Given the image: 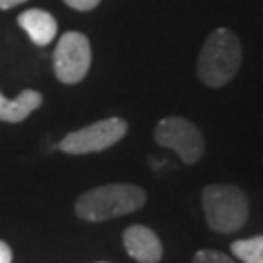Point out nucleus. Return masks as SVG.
Segmentation results:
<instances>
[{
	"instance_id": "f257e3e1",
	"label": "nucleus",
	"mask_w": 263,
	"mask_h": 263,
	"mask_svg": "<svg viewBox=\"0 0 263 263\" xmlns=\"http://www.w3.org/2000/svg\"><path fill=\"white\" fill-rule=\"evenodd\" d=\"M146 193L135 183H105L76 199L74 213L88 222H104L144 207Z\"/></svg>"
},
{
	"instance_id": "f03ea898",
	"label": "nucleus",
	"mask_w": 263,
	"mask_h": 263,
	"mask_svg": "<svg viewBox=\"0 0 263 263\" xmlns=\"http://www.w3.org/2000/svg\"><path fill=\"white\" fill-rule=\"evenodd\" d=\"M242 66V43L232 29L216 28L203 43L197 59L199 80L209 88L226 86Z\"/></svg>"
},
{
	"instance_id": "7ed1b4c3",
	"label": "nucleus",
	"mask_w": 263,
	"mask_h": 263,
	"mask_svg": "<svg viewBox=\"0 0 263 263\" xmlns=\"http://www.w3.org/2000/svg\"><path fill=\"white\" fill-rule=\"evenodd\" d=\"M201 205L209 228L218 234L238 232L250 218L248 195L232 183H209L201 193Z\"/></svg>"
},
{
	"instance_id": "20e7f679",
	"label": "nucleus",
	"mask_w": 263,
	"mask_h": 263,
	"mask_svg": "<svg viewBox=\"0 0 263 263\" xmlns=\"http://www.w3.org/2000/svg\"><path fill=\"white\" fill-rule=\"evenodd\" d=\"M154 141L176 152L183 164H197L205 154L203 133L185 117H164L154 129Z\"/></svg>"
},
{
	"instance_id": "39448f33",
	"label": "nucleus",
	"mask_w": 263,
	"mask_h": 263,
	"mask_svg": "<svg viewBox=\"0 0 263 263\" xmlns=\"http://www.w3.org/2000/svg\"><path fill=\"white\" fill-rule=\"evenodd\" d=\"M129 125L121 117H107L102 121H96L84 129H78L74 133H68L61 141L59 148L66 154H92L102 152L113 144L121 141L127 135Z\"/></svg>"
},
{
	"instance_id": "423d86ee",
	"label": "nucleus",
	"mask_w": 263,
	"mask_h": 263,
	"mask_svg": "<svg viewBox=\"0 0 263 263\" xmlns=\"http://www.w3.org/2000/svg\"><path fill=\"white\" fill-rule=\"evenodd\" d=\"M92 65V47L84 33L66 31L59 39L53 53L55 76L63 84H78L84 80Z\"/></svg>"
},
{
	"instance_id": "0eeeda50",
	"label": "nucleus",
	"mask_w": 263,
	"mask_h": 263,
	"mask_svg": "<svg viewBox=\"0 0 263 263\" xmlns=\"http://www.w3.org/2000/svg\"><path fill=\"white\" fill-rule=\"evenodd\" d=\"M123 246L127 254L139 263H158L164 255V248L156 232L142 224H133L123 232Z\"/></svg>"
},
{
	"instance_id": "6e6552de",
	"label": "nucleus",
	"mask_w": 263,
	"mask_h": 263,
	"mask_svg": "<svg viewBox=\"0 0 263 263\" xmlns=\"http://www.w3.org/2000/svg\"><path fill=\"white\" fill-rule=\"evenodd\" d=\"M18 26L39 47L49 45L57 35V20L41 8H31L22 12L18 16Z\"/></svg>"
},
{
	"instance_id": "1a4fd4ad",
	"label": "nucleus",
	"mask_w": 263,
	"mask_h": 263,
	"mask_svg": "<svg viewBox=\"0 0 263 263\" xmlns=\"http://www.w3.org/2000/svg\"><path fill=\"white\" fill-rule=\"evenodd\" d=\"M43 104V96L35 90H24L16 100H8L0 92V121L20 123Z\"/></svg>"
},
{
	"instance_id": "9d476101",
	"label": "nucleus",
	"mask_w": 263,
	"mask_h": 263,
	"mask_svg": "<svg viewBox=\"0 0 263 263\" xmlns=\"http://www.w3.org/2000/svg\"><path fill=\"white\" fill-rule=\"evenodd\" d=\"M230 252L242 263H263V236L236 240L230 244Z\"/></svg>"
},
{
	"instance_id": "9b49d317",
	"label": "nucleus",
	"mask_w": 263,
	"mask_h": 263,
	"mask_svg": "<svg viewBox=\"0 0 263 263\" xmlns=\"http://www.w3.org/2000/svg\"><path fill=\"white\" fill-rule=\"evenodd\" d=\"M193 263H236L230 255L216 252V250H199L193 255Z\"/></svg>"
},
{
	"instance_id": "f8f14e48",
	"label": "nucleus",
	"mask_w": 263,
	"mask_h": 263,
	"mask_svg": "<svg viewBox=\"0 0 263 263\" xmlns=\"http://www.w3.org/2000/svg\"><path fill=\"white\" fill-rule=\"evenodd\" d=\"M102 0H65L66 6H70L72 10L78 12H88V10H94Z\"/></svg>"
},
{
	"instance_id": "ddd939ff",
	"label": "nucleus",
	"mask_w": 263,
	"mask_h": 263,
	"mask_svg": "<svg viewBox=\"0 0 263 263\" xmlns=\"http://www.w3.org/2000/svg\"><path fill=\"white\" fill-rule=\"evenodd\" d=\"M0 263H12V250L2 240H0Z\"/></svg>"
},
{
	"instance_id": "4468645a",
	"label": "nucleus",
	"mask_w": 263,
	"mask_h": 263,
	"mask_svg": "<svg viewBox=\"0 0 263 263\" xmlns=\"http://www.w3.org/2000/svg\"><path fill=\"white\" fill-rule=\"evenodd\" d=\"M24 2H28V0H0V10L14 8V6H18V4H24Z\"/></svg>"
}]
</instances>
